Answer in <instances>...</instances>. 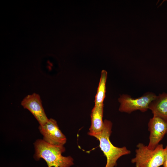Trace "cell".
<instances>
[{"label": "cell", "instance_id": "8", "mask_svg": "<svg viewBox=\"0 0 167 167\" xmlns=\"http://www.w3.org/2000/svg\"><path fill=\"white\" fill-rule=\"evenodd\" d=\"M104 105L95 106L92 110L91 114V124L88 134L92 135L101 132L103 127V121Z\"/></svg>", "mask_w": 167, "mask_h": 167}, {"label": "cell", "instance_id": "1", "mask_svg": "<svg viewBox=\"0 0 167 167\" xmlns=\"http://www.w3.org/2000/svg\"><path fill=\"white\" fill-rule=\"evenodd\" d=\"M34 158L36 160L44 159L48 167H71L74 165L73 159L71 156L62 155L65 151L63 145L51 144L43 139H38L34 143Z\"/></svg>", "mask_w": 167, "mask_h": 167}, {"label": "cell", "instance_id": "9", "mask_svg": "<svg viewBox=\"0 0 167 167\" xmlns=\"http://www.w3.org/2000/svg\"><path fill=\"white\" fill-rule=\"evenodd\" d=\"M148 109L151 110L153 115L167 118V93L156 95L149 105Z\"/></svg>", "mask_w": 167, "mask_h": 167}, {"label": "cell", "instance_id": "6", "mask_svg": "<svg viewBox=\"0 0 167 167\" xmlns=\"http://www.w3.org/2000/svg\"><path fill=\"white\" fill-rule=\"evenodd\" d=\"M39 129L43 136V139L51 144L64 145L66 142L65 136L59 129L56 121L52 118L49 119L43 125H40Z\"/></svg>", "mask_w": 167, "mask_h": 167}, {"label": "cell", "instance_id": "5", "mask_svg": "<svg viewBox=\"0 0 167 167\" xmlns=\"http://www.w3.org/2000/svg\"><path fill=\"white\" fill-rule=\"evenodd\" d=\"M150 132L148 148L153 149L159 144L167 133V118L158 115H153L148 124Z\"/></svg>", "mask_w": 167, "mask_h": 167}, {"label": "cell", "instance_id": "7", "mask_svg": "<svg viewBox=\"0 0 167 167\" xmlns=\"http://www.w3.org/2000/svg\"><path fill=\"white\" fill-rule=\"evenodd\" d=\"M21 105L24 108L28 109L32 114L40 125L44 124L49 120L38 94L33 93L28 95L21 101Z\"/></svg>", "mask_w": 167, "mask_h": 167}, {"label": "cell", "instance_id": "2", "mask_svg": "<svg viewBox=\"0 0 167 167\" xmlns=\"http://www.w3.org/2000/svg\"><path fill=\"white\" fill-rule=\"evenodd\" d=\"M112 126L111 121L105 120L102 131L92 136L99 140L100 148L106 157L107 162L105 167L116 166L117 161L120 157L131 152L125 147L119 148L112 144L109 140Z\"/></svg>", "mask_w": 167, "mask_h": 167}, {"label": "cell", "instance_id": "11", "mask_svg": "<svg viewBox=\"0 0 167 167\" xmlns=\"http://www.w3.org/2000/svg\"><path fill=\"white\" fill-rule=\"evenodd\" d=\"M164 161L163 167H167V145L164 150Z\"/></svg>", "mask_w": 167, "mask_h": 167}, {"label": "cell", "instance_id": "10", "mask_svg": "<svg viewBox=\"0 0 167 167\" xmlns=\"http://www.w3.org/2000/svg\"><path fill=\"white\" fill-rule=\"evenodd\" d=\"M107 72L104 70L101 73V77L95 100V106L103 105V101L105 96L106 83Z\"/></svg>", "mask_w": 167, "mask_h": 167}, {"label": "cell", "instance_id": "4", "mask_svg": "<svg viewBox=\"0 0 167 167\" xmlns=\"http://www.w3.org/2000/svg\"><path fill=\"white\" fill-rule=\"evenodd\" d=\"M156 95L152 92H147L139 97L134 98L128 94H122L118 98L120 104L119 110L122 112L130 113L137 110L144 112L148 109L150 102Z\"/></svg>", "mask_w": 167, "mask_h": 167}, {"label": "cell", "instance_id": "3", "mask_svg": "<svg viewBox=\"0 0 167 167\" xmlns=\"http://www.w3.org/2000/svg\"><path fill=\"white\" fill-rule=\"evenodd\" d=\"M135 156L131 162L135 167H159L164 161L163 145L159 144L155 149H151L147 146L140 143L137 145Z\"/></svg>", "mask_w": 167, "mask_h": 167}]
</instances>
